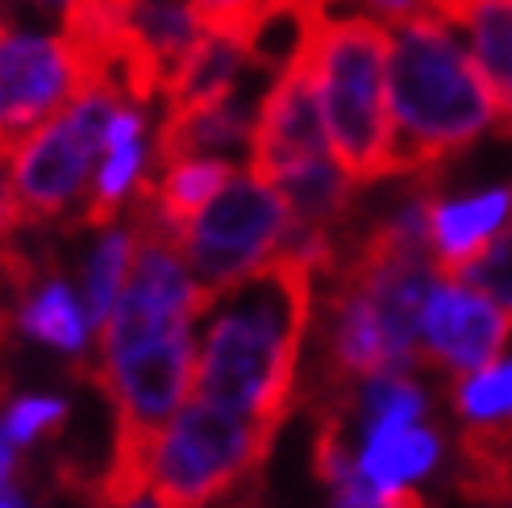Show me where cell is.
<instances>
[{"mask_svg": "<svg viewBox=\"0 0 512 508\" xmlns=\"http://www.w3.org/2000/svg\"><path fill=\"white\" fill-rule=\"evenodd\" d=\"M17 479V450L9 442H0V492H9Z\"/></svg>", "mask_w": 512, "mask_h": 508, "instance_id": "28", "label": "cell"}, {"mask_svg": "<svg viewBox=\"0 0 512 508\" xmlns=\"http://www.w3.org/2000/svg\"><path fill=\"white\" fill-rule=\"evenodd\" d=\"M63 417H67V400H59V396H21L0 413V442H9L13 450H25L42 434H50L55 425H63Z\"/></svg>", "mask_w": 512, "mask_h": 508, "instance_id": "24", "label": "cell"}, {"mask_svg": "<svg viewBox=\"0 0 512 508\" xmlns=\"http://www.w3.org/2000/svg\"><path fill=\"white\" fill-rule=\"evenodd\" d=\"M21 329L30 338L46 342L50 350H63V354H84L88 350V313H84V300L75 296L63 279H50V284H42L30 300L21 304L17 313Z\"/></svg>", "mask_w": 512, "mask_h": 508, "instance_id": "19", "label": "cell"}, {"mask_svg": "<svg viewBox=\"0 0 512 508\" xmlns=\"http://www.w3.org/2000/svg\"><path fill=\"white\" fill-rule=\"evenodd\" d=\"M125 508H159V504H155V500H150V496H146V492H142V496H138V500H130V504H125Z\"/></svg>", "mask_w": 512, "mask_h": 508, "instance_id": "30", "label": "cell"}, {"mask_svg": "<svg viewBox=\"0 0 512 508\" xmlns=\"http://www.w3.org/2000/svg\"><path fill=\"white\" fill-rule=\"evenodd\" d=\"M192 13L200 17L204 30H221V34H242L250 42L254 21L263 17L271 0H188Z\"/></svg>", "mask_w": 512, "mask_h": 508, "instance_id": "25", "label": "cell"}, {"mask_svg": "<svg viewBox=\"0 0 512 508\" xmlns=\"http://www.w3.org/2000/svg\"><path fill=\"white\" fill-rule=\"evenodd\" d=\"M329 371H334L338 384H367L375 375H408L392 342L383 334V321L375 313V304L367 300V292L338 275V288L329 296Z\"/></svg>", "mask_w": 512, "mask_h": 508, "instance_id": "10", "label": "cell"}, {"mask_svg": "<svg viewBox=\"0 0 512 508\" xmlns=\"http://www.w3.org/2000/svg\"><path fill=\"white\" fill-rule=\"evenodd\" d=\"M454 404L471 425H512V359L458 375Z\"/></svg>", "mask_w": 512, "mask_h": 508, "instance_id": "22", "label": "cell"}, {"mask_svg": "<svg viewBox=\"0 0 512 508\" xmlns=\"http://www.w3.org/2000/svg\"><path fill=\"white\" fill-rule=\"evenodd\" d=\"M117 100L125 96L109 80H88L46 125L13 146L5 175L25 221H55L92 188Z\"/></svg>", "mask_w": 512, "mask_h": 508, "instance_id": "5", "label": "cell"}, {"mask_svg": "<svg viewBox=\"0 0 512 508\" xmlns=\"http://www.w3.org/2000/svg\"><path fill=\"white\" fill-rule=\"evenodd\" d=\"M446 279H458V284L475 288L479 296H488L496 309L512 321V221L475 254L471 263H463Z\"/></svg>", "mask_w": 512, "mask_h": 508, "instance_id": "23", "label": "cell"}, {"mask_svg": "<svg viewBox=\"0 0 512 508\" xmlns=\"http://www.w3.org/2000/svg\"><path fill=\"white\" fill-rule=\"evenodd\" d=\"M313 271L284 254L204 309L192 396L275 434L313 325Z\"/></svg>", "mask_w": 512, "mask_h": 508, "instance_id": "1", "label": "cell"}, {"mask_svg": "<svg viewBox=\"0 0 512 508\" xmlns=\"http://www.w3.org/2000/svg\"><path fill=\"white\" fill-rule=\"evenodd\" d=\"M442 463V438L421 425H383L363 434V450L354 454V471L383 496L413 488Z\"/></svg>", "mask_w": 512, "mask_h": 508, "instance_id": "15", "label": "cell"}, {"mask_svg": "<svg viewBox=\"0 0 512 508\" xmlns=\"http://www.w3.org/2000/svg\"><path fill=\"white\" fill-rule=\"evenodd\" d=\"M450 21L496 96L500 121L512 125V0H458Z\"/></svg>", "mask_w": 512, "mask_h": 508, "instance_id": "16", "label": "cell"}, {"mask_svg": "<svg viewBox=\"0 0 512 508\" xmlns=\"http://www.w3.org/2000/svg\"><path fill=\"white\" fill-rule=\"evenodd\" d=\"M288 205L254 171H234L229 184L171 238L204 296V309L242 279L263 271L288 234Z\"/></svg>", "mask_w": 512, "mask_h": 508, "instance_id": "6", "label": "cell"}, {"mask_svg": "<svg viewBox=\"0 0 512 508\" xmlns=\"http://www.w3.org/2000/svg\"><path fill=\"white\" fill-rule=\"evenodd\" d=\"M246 63H250V42L242 34L204 30L196 46L167 75L163 84L167 109H200V105H213V100L234 96Z\"/></svg>", "mask_w": 512, "mask_h": 508, "instance_id": "14", "label": "cell"}, {"mask_svg": "<svg viewBox=\"0 0 512 508\" xmlns=\"http://www.w3.org/2000/svg\"><path fill=\"white\" fill-rule=\"evenodd\" d=\"M134 246H138V230H125V225H105L96 250L88 254L84 267V313L88 325L100 329L109 321V313L117 309V296L125 288V275H130L134 263Z\"/></svg>", "mask_w": 512, "mask_h": 508, "instance_id": "20", "label": "cell"}, {"mask_svg": "<svg viewBox=\"0 0 512 508\" xmlns=\"http://www.w3.org/2000/svg\"><path fill=\"white\" fill-rule=\"evenodd\" d=\"M512 221V184H492L463 196H429V254L442 275L488 246Z\"/></svg>", "mask_w": 512, "mask_h": 508, "instance_id": "11", "label": "cell"}, {"mask_svg": "<svg viewBox=\"0 0 512 508\" xmlns=\"http://www.w3.org/2000/svg\"><path fill=\"white\" fill-rule=\"evenodd\" d=\"M429 400L413 375H375L367 384H358V421L367 429L383 425H421Z\"/></svg>", "mask_w": 512, "mask_h": 508, "instance_id": "21", "label": "cell"}, {"mask_svg": "<svg viewBox=\"0 0 512 508\" xmlns=\"http://www.w3.org/2000/svg\"><path fill=\"white\" fill-rule=\"evenodd\" d=\"M288 205V221L300 230H334L342 213L350 209L354 180L334 163V155L313 159L296 171H288L284 180L271 184Z\"/></svg>", "mask_w": 512, "mask_h": 508, "instance_id": "18", "label": "cell"}, {"mask_svg": "<svg viewBox=\"0 0 512 508\" xmlns=\"http://www.w3.org/2000/svg\"><path fill=\"white\" fill-rule=\"evenodd\" d=\"M246 150H250L246 171H254L267 184L284 180L288 171L329 155V138H325L321 105H317V92H313V75H309V67H304L300 50L275 71L267 96L259 100V109H254Z\"/></svg>", "mask_w": 512, "mask_h": 508, "instance_id": "8", "label": "cell"}, {"mask_svg": "<svg viewBox=\"0 0 512 508\" xmlns=\"http://www.w3.org/2000/svg\"><path fill=\"white\" fill-rule=\"evenodd\" d=\"M38 5H50V9H63V13H67V9L75 5V0H38Z\"/></svg>", "mask_w": 512, "mask_h": 508, "instance_id": "31", "label": "cell"}, {"mask_svg": "<svg viewBox=\"0 0 512 508\" xmlns=\"http://www.w3.org/2000/svg\"><path fill=\"white\" fill-rule=\"evenodd\" d=\"M313 75L325 138L334 163L358 184L392 175L388 117V25L371 17H313L300 42Z\"/></svg>", "mask_w": 512, "mask_h": 508, "instance_id": "3", "label": "cell"}, {"mask_svg": "<svg viewBox=\"0 0 512 508\" xmlns=\"http://www.w3.org/2000/svg\"><path fill=\"white\" fill-rule=\"evenodd\" d=\"M0 508H25V500L13 496V492H0Z\"/></svg>", "mask_w": 512, "mask_h": 508, "instance_id": "29", "label": "cell"}, {"mask_svg": "<svg viewBox=\"0 0 512 508\" xmlns=\"http://www.w3.org/2000/svg\"><path fill=\"white\" fill-rule=\"evenodd\" d=\"M5 167V163H0ZM25 217H21V205H17V196H13V188H9V175L0 171V242H9L13 234H17V225H21Z\"/></svg>", "mask_w": 512, "mask_h": 508, "instance_id": "27", "label": "cell"}, {"mask_svg": "<svg viewBox=\"0 0 512 508\" xmlns=\"http://www.w3.org/2000/svg\"><path fill=\"white\" fill-rule=\"evenodd\" d=\"M146 163H150L146 105L117 100L105 130V150H100V163L92 171V188H88V225H109L125 200L142 192Z\"/></svg>", "mask_w": 512, "mask_h": 508, "instance_id": "12", "label": "cell"}, {"mask_svg": "<svg viewBox=\"0 0 512 508\" xmlns=\"http://www.w3.org/2000/svg\"><path fill=\"white\" fill-rule=\"evenodd\" d=\"M250 125H254V109L242 100V92L213 100V105H200V109H167L155 155L159 163L188 159V155L229 159L250 146Z\"/></svg>", "mask_w": 512, "mask_h": 508, "instance_id": "13", "label": "cell"}, {"mask_svg": "<svg viewBox=\"0 0 512 508\" xmlns=\"http://www.w3.org/2000/svg\"><path fill=\"white\" fill-rule=\"evenodd\" d=\"M392 175H417L475 146L500 121L463 34L450 17H413L388 30Z\"/></svg>", "mask_w": 512, "mask_h": 508, "instance_id": "2", "label": "cell"}, {"mask_svg": "<svg viewBox=\"0 0 512 508\" xmlns=\"http://www.w3.org/2000/svg\"><path fill=\"white\" fill-rule=\"evenodd\" d=\"M334 488V500H329V508H429L417 492H392V496H383L375 492L371 484L358 471H350L346 479H338V484H329Z\"/></svg>", "mask_w": 512, "mask_h": 508, "instance_id": "26", "label": "cell"}, {"mask_svg": "<svg viewBox=\"0 0 512 508\" xmlns=\"http://www.w3.org/2000/svg\"><path fill=\"white\" fill-rule=\"evenodd\" d=\"M275 434L209 400H188L146 450V496L159 508H209L263 463Z\"/></svg>", "mask_w": 512, "mask_h": 508, "instance_id": "4", "label": "cell"}, {"mask_svg": "<svg viewBox=\"0 0 512 508\" xmlns=\"http://www.w3.org/2000/svg\"><path fill=\"white\" fill-rule=\"evenodd\" d=\"M238 167L229 159L213 155H188V159H171L163 163L159 180L146 196V225H155L167 238L179 234V225H188L209 200L229 184V175Z\"/></svg>", "mask_w": 512, "mask_h": 508, "instance_id": "17", "label": "cell"}, {"mask_svg": "<svg viewBox=\"0 0 512 508\" xmlns=\"http://www.w3.org/2000/svg\"><path fill=\"white\" fill-rule=\"evenodd\" d=\"M508 334H512V321L488 296L442 275L421 309L417 350H425L429 363H438L454 375H471L500 359Z\"/></svg>", "mask_w": 512, "mask_h": 508, "instance_id": "9", "label": "cell"}, {"mask_svg": "<svg viewBox=\"0 0 512 508\" xmlns=\"http://www.w3.org/2000/svg\"><path fill=\"white\" fill-rule=\"evenodd\" d=\"M0 38H5V0H0Z\"/></svg>", "mask_w": 512, "mask_h": 508, "instance_id": "32", "label": "cell"}, {"mask_svg": "<svg viewBox=\"0 0 512 508\" xmlns=\"http://www.w3.org/2000/svg\"><path fill=\"white\" fill-rule=\"evenodd\" d=\"M88 80L92 67L67 34L5 30L0 38V163Z\"/></svg>", "mask_w": 512, "mask_h": 508, "instance_id": "7", "label": "cell"}]
</instances>
